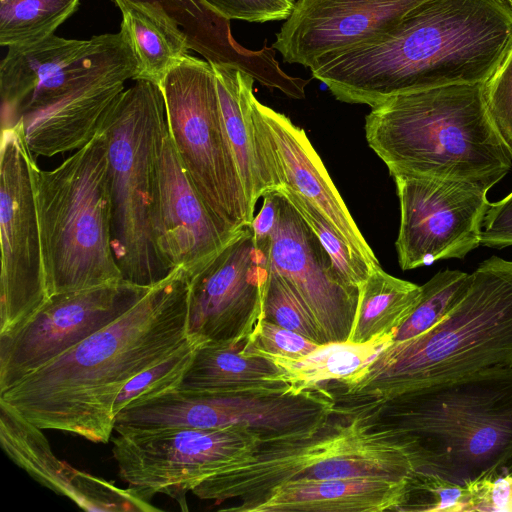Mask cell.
Returning a JSON list of instances; mask_svg holds the SVG:
<instances>
[{"label":"cell","mask_w":512,"mask_h":512,"mask_svg":"<svg viewBox=\"0 0 512 512\" xmlns=\"http://www.w3.org/2000/svg\"><path fill=\"white\" fill-rule=\"evenodd\" d=\"M507 2H508V5H509V6L511 7V9H512V0H507Z\"/></svg>","instance_id":"41"},{"label":"cell","mask_w":512,"mask_h":512,"mask_svg":"<svg viewBox=\"0 0 512 512\" xmlns=\"http://www.w3.org/2000/svg\"><path fill=\"white\" fill-rule=\"evenodd\" d=\"M80 0H0V45L41 41L78 9Z\"/></svg>","instance_id":"28"},{"label":"cell","mask_w":512,"mask_h":512,"mask_svg":"<svg viewBox=\"0 0 512 512\" xmlns=\"http://www.w3.org/2000/svg\"><path fill=\"white\" fill-rule=\"evenodd\" d=\"M114 432L112 454L127 488L148 502L165 494L185 512L189 491L265 441L263 435L238 427Z\"/></svg>","instance_id":"9"},{"label":"cell","mask_w":512,"mask_h":512,"mask_svg":"<svg viewBox=\"0 0 512 512\" xmlns=\"http://www.w3.org/2000/svg\"><path fill=\"white\" fill-rule=\"evenodd\" d=\"M246 345L203 342L178 390L203 394L290 392L280 367L264 356L247 355L243 351Z\"/></svg>","instance_id":"23"},{"label":"cell","mask_w":512,"mask_h":512,"mask_svg":"<svg viewBox=\"0 0 512 512\" xmlns=\"http://www.w3.org/2000/svg\"><path fill=\"white\" fill-rule=\"evenodd\" d=\"M264 319L318 343H327L312 315L291 286L268 267L263 296Z\"/></svg>","instance_id":"33"},{"label":"cell","mask_w":512,"mask_h":512,"mask_svg":"<svg viewBox=\"0 0 512 512\" xmlns=\"http://www.w3.org/2000/svg\"><path fill=\"white\" fill-rule=\"evenodd\" d=\"M101 127L108 136L114 256L124 280L151 287L173 271L155 246L150 221L155 163L168 131L159 85L136 80Z\"/></svg>","instance_id":"7"},{"label":"cell","mask_w":512,"mask_h":512,"mask_svg":"<svg viewBox=\"0 0 512 512\" xmlns=\"http://www.w3.org/2000/svg\"><path fill=\"white\" fill-rule=\"evenodd\" d=\"M405 448L414 471L466 485L512 464V367L355 409Z\"/></svg>","instance_id":"3"},{"label":"cell","mask_w":512,"mask_h":512,"mask_svg":"<svg viewBox=\"0 0 512 512\" xmlns=\"http://www.w3.org/2000/svg\"><path fill=\"white\" fill-rule=\"evenodd\" d=\"M422 287L396 278L381 266L374 268L359 288L348 340L357 343L395 333L418 304Z\"/></svg>","instance_id":"27"},{"label":"cell","mask_w":512,"mask_h":512,"mask_svg":"<svg viewBox=\"0 0 512 512\" xmlns=\"http://www.w3.org/2000/svg\"><path fill=\"white\" fill-rule=\"evenodd\" d=\"M149 289L121 280L50 296L18 330L0 336V391L116 320Z\"/></svg>","instance_id":"14"},{"label":"cell","mask_w":512,"mask_h":512,"mask_svg":"<svg viewBox=\"0 0 512 512\" xmlns=\"http://www.w3.org/2000/svg\"><path fill=\"white\" fill-rule=\"evenodd\" d=\"M501 1H503V2H505V3H507V4H508L507 0H501Z\"/></svg>","instance_id":"42"},{"label":"cell","mask_w":512,"mask_h":512,"mask_svg":"<svg viewBox=\"0 0 512 512\" xmlns=\"http://www.w3.org/2000/svg\"><path fill=\"white\" fill-rule=\"evenodd\" d=\"M121 10L135 5L152 10L174 22L186 35L190 49L210 63L235 65L257 77L264 69L265 48L251 51L232 37L230 20L214 11L203 0H112Z\"/></svg>","instance_id":"24"},{"label":"cell","mask_w":512,"mask_h":512,"mask_svg":"<svg viewBox=\"0 0 512 512\" xmlns=\"http://www.w3.org/2000/svg\"><path fill=\"white\" fill-rule=\"evenodd\" d=\"M228 20L251 23L286 20L295 0H203Z\"/></svg>","instance_id":"36"},{"label":"cell","mask_w":512,"mask_h":512,"mask_svg":"<svg viewBox=\"0 0 512 512\" xmlns=\"http://www.w3.org/2000/svg\"><path fill=\"white\" fill-rule=\"evenodd\" d=\"M474 506L473 482L461 485L435 474L413 471L397 512H472Z\"/></svg>","instance_id":"32"},{"label":"cell","mask_w":512,"mask_h":512,"mask_svg":"<svg viewBox=\"0 0 512 512\" xmlns=\"http://www.w3.org/2000/svg\"><path fill=\"white\" fill-rule=\"evenodd\" d=\"M473 483L474 511H512V473H496Z\"/></svg>","instance_id":"37"},{"label":"cell","mask_w":512,"mask_h":512,"mask_svg":"<svg viewBox=\"0 0 512 512\" xmlns=\"http://www.w3.org/2000/svg\"><path fill=\"white\" fill-rule=\"evenodd\" d=\"M483 92L491 117L512 148V43L496 69L483 82Z\"/></svg>","instance_id":"34"},{"label":"cell","mask_w":512,"mask_h":512,"mask_svg":"<svg viewBox=\"0 0 512 512\" xmlns=\"http://www.w3.org/2000/svg\"><path fill=\"white\" fill-rule=\"evenodd\" d=\"M32 171L49 297L124 280L112 247L105 130L56 168L35 161Z\"/></svg>","instance_id":"6"},{"label":"cell","mask_w":512,"mask_h":512,"mask_svg":"<svg viewBox=\"0 0 512 512\" xmlns=\"http://www.w3.org/2000/svg\"><path fill=\"white\" fill-rule=\"evenodd\" d=\"M267 252L251 225L188 275V333L204 341L248 343L264 319Z\"/></svg>","instance_id":"13"},{"label":"cell","mask_w":512,"mask_h":512,"mask_svg":"<svg viewBox=\"0 0 512 512\" xmlns=\"http://www.w3.org/2000/svg\"><path fill=\"white\" fill-rule=\"evenodd\" d=\"M188 295V275L175 268L116 320L0 391V400L42 430L109 442L122 388L195 337Z\"/></svg>","instance_id":"1"},{"label":"cell","mask_w":512,"mask_h":512,"mask_svg":"<svg viewBox=\"0 0 512 512\" xmlns=\"http://www.w3.org/2000/svg\"><path fill=\"white\" fill-rule=\"evenodd\" d=\"M0 443L6 455L35 481L86 511H156L148 501L59 460L42 429L0 400Z\"/></svg>","instance_id":"18"},{"label":"cell","mask_w":512,"mask_h":512,"mask_svg":"<svg viewBox=\"0 0 512 512\" xmlns=\"http://www.w3.org/2000/svg\"><path fill=\"white\" fill-rule=\"evenodd\" d=\"M228 139L239 169L248 210L254 218L257 200L278 190V178L263 119L253 93L255 79L228 63H211Z\"/></svg>","instance_id":"21"},{"label":"cell","mask_w":512,"mask_h":512,"mask_svg":"<svg viewBox=\"0 0 512 512\" xmlns=\"http://www.w3.org/2000/svg\"><path fill=\"white\" fill-rule=\"evenodd\" d=\"M503 472L512 473V464H510L507 468L502 470L500 473H503Z\"/></svg>","instance_id":"40"},{"label":"cell","mask_w":512,"mask_h":512,"mask_svg":"<svg viewBox=\"0 0 512 512\" xmlns=\"http://www.w3.org/2000/svg\"><path fill=\"white\" fill-rule=\"evenodd\" d=\"M394 178L400 203L395 242L403 271L464 259L481 246L488 191L469 182L417 175Z\"/></svg>","instance_id":"12"},{"label":"cell","mask_w":512,"mask_h":512,"mask_svg":"<svg viewBox=\"0 0 512 512\" xmlns=\"http://www.w3.org/2000/svg\"><path fill=\"white\" fill-rule=\"evenodd\" d=\"M278 193L277 220L267 251L268 267L291 286L326 342L348 340L359 289L344 282L315 233L289 200Z\"/></svg>","instance_id":"15"},{"label":"cell","mask_w":512,"mask_h":512,"mask_svg":"<svg viewBox=\"0 0 512 512\" xmlns=\"http://www.w3.org/2000/svg\"><path fill=\"white\" fill-rule=\"evenodd\" d=\"M120 29L126 34L138 61L134 81L159 85L166 74L191 50L179 26L158 13L139 6L122 8Z\"/></svg>","instance_id":"26"},{"label":"cell","mask_w":512,"mask_h":512,"mask_svg":"<svg viewBox=\"0 0 512 512\" xmlns=\"http://www.w3.org/2000/svg\"><path fill=\"white\" fill-rule=\"evenodd\" d=\"M7 48L0 62L2 129L71 95L134 53L121 29L86 40L53 34Z\"/></svg>","instance_id":"11"},{"label":"cell","mask_w":512,"mask_h":512,"mask_svg":"<svg viewBox=\"0 0 512 512\" xmlns=\"http://www.w3.org/2000/svg\"><path fill=\"white\" fill-rule=\"evenodd\" d=\"M319 345L321 344L295 331L263 319L243 351L247 355L268 354L286 358H299L307 355Z\"/></svg>","instance_id":"35"},{"label":"cell","mask_w":512,"mask_h":512,"mask_svg":"<svg viewBox=\"0 0 512 512\" xmlns=\"http://www.w3.org/2000/svg\"><path fill=\"white\" fill-rule=\"evenodd\" d=\"M470 274L452 269L436 273L421 285V298L406 321L393 335V343L417 337L436 326L466 291Z\"/></svg>","instance_id":"29"},{"label":"cell","mask_w":512,"mask_h":512,"mask_svg":"<svg viewBox=\"0 0 512 512\" xmlns=\"http://www.w3.org/2000/svg\"><path fill=\"white\" fill-rule=\"evenodd\" d=\"M159 87L170 139L208 208L232 232L251 225L211 63L188 54Z\"/></svg>","instance_id":"8"},{"label":"cell","mask_w":512,"mask_h":512,"mask_svg":"<svg viewBox=\"0 0 512 512\" xmlns=\"http://www.w3.org/2000/svg\"><path fill=\"white\" fill-rule=\"evenodd\" d=\"M364 128L391 176L454 179L489 191L512 169V148L491 117L481 82L392 96L372 107Z\"/></svg>","instance_id":"5"},{"label":"cell","mask_w":512,"mask_h":512,"mask_svg":"<svg viewBox=\"0 0 512 512\" xmlns=\"http://www.w3.org/2000/svg\"><path fill=\"white\" fill-rule=\"evenodd\" d=\"M427 0H295L271 48L311 68L387 34Z\"/></svg>","instance_id":"16"},{"label":"cell","mask_w":512,"mask_h":512,"mask_svg":"<svg viewBox=\"0 0 512 512\" xmlns=\"http://www.w3.org/2000/svg\"><path fill=\"white\" fill-rule=\"evenodd\" d=\"M278 191L289 200L315 233L344 282L359 289L374 268L352 251L329 220L311 202L285 187Z\"/></svg>","instance_id":"31"},{"label":"cell","mask_w":512,"mask_h":512,"mask_svg":"<svg viewBox=\"0 0 512 512\" xmlns=\"http://www.w3.org/2000/svg\"><path fill=\"white\" fill-rule=\"evenodd\" d=\"M481 246L496 249L512 246V192L490 203L482 226Z\"/></svg>","instance_id":"38"},{"label":"cell","mask_w":512,"mask_h":512,"mask_svg":"<svg viewBox=\"0 0 512 512\" xmlns=\"http://www.w3.org/2000/svg\"><path fill=\"white\" fill-rule=\"evenodd\" d=\"M512 43L501 0H427L382 37L317 61L312 77L339 101L371 108L415 90L483 83Z\"/></svg>","instance_id":"2"},{"label":"cell","mask_w":512,"mask_h":512,"mask_svg":"<svg viewBox=\"0 0 512 512\" xmlns=\"http://www.w3.org/2000/svg\"><path fill=\"white\" fill-rule=\"evenodd\" d=\"M0 152V336L18 330L48 300L33 185L34 155L18 122Z\"/></svg>","instance_id":"10"},{"label":"cell","mask_w":512,"mask_h":512,"mask_svg":"<svg viewBox=\"0 0 512 512\" xmlns=\"http://www.w3.org/2000/svg\"><path fill=\"white\" fill-rule=\"evenodd\" d=\"M206 342L194 337L179 350L148 367L132 378L117 395L113 414L116 416L126 407L158 397L178 389L197 348Z\"/></svg>","instance_id":"30"},{"label":"cell","mask_w":512,"mask_h":512,"mask_svg":"<svg viewBox=\"0 0 512 512\" xmlns=\"http://www.w3.org/2000/svg\"><path fill=\"white\" fill-rule=\"evenodd\" d=\"M495 367H512V260L491 256L432 329L391 343L352 379L338 384L339 406L360 409Z\"/></svg>","instance_id":"4"},{"label":"cell","mask_w":512,"mask_h":512,"mask_svg":"<svg viewBox=\"0 0 512 512\" xmlns=\"http://www.w3.org/2000/svg\"><path fill=\"white\" fill-rule=\"evenodd\" d=\"M137 72L133 53L71 95L20 119L30 152L52 157L85 146L100 131L125 82L134 80Z\"/></svg>","instance_id":"20"},{"label":"cell","mask_w":512,"mask_h":512,"mask_svg":"<svg viewBox=\"0 0 512 512\" xmlns=\"http://www.w3.org/2000/svg\"><path fill=\"white\" fill-rule=\"evenodd\" d=\"M406 480L346 478L282 484L242 512H397Z\"/></svg>","instance_id":"22"},{"label":"cell","mask_w":512,"mask_h":512,"mask_svg":"<svg viewBox=\"0 0 512 512\" xmlns=\"http://www.w3.org/2000/svg\"><path fill=\"white\" fill-rule=\"evenodd\" d=\"M260 212L253 218L251 228L258 248L268 250L270 236L275 226L278 214L279 193L269 191L263 196Z\"/></svg>","instance_id":"39"},{"label":"cell","mask_w":512,"mask_h":512,"mask_svg":"<svg viewBox=\"0 0 512 512\" xmlns=\"http://www.w3.org/2000/svg\"><path fill=\"white\" fill-rule=\"evenodd\" d=\"M150 221L155 246L174 270L188 275L212 259L238 232L222 225L182 166L167 131L155 163Z\"/></svg>","instance_id":"17"},{"label":"cell","mask_w":512,"mask_h":512,"mask_svg":"<svg viewBox=\"0 0 512 512\" xmlns=\"http://www.w3.org/2000/svg\"><path fill=\"white\" fill-rule=\"evenodd\" d=\"M278 178L311 202L346 244L373 268L380 266L305 131L284 114L257 101Z\"/></svg>","instance_id":"19"},{"label":"cell","mask_w":512,"mask_h":512,"mask_svg":"<svg viewBox=\"0 0 512 512\" xmlns=\"http://www.w3.org/2000/svg\"><path fill=\"white\" fill-rule=\"evenodd\" d=\"M394 333L377 336L363 343L345 341L327 342L299 358L261 354L273 361L283 372L290 391L327 388L328 384L346 382L371 364L388 347Z\"/></svg>","instance_id":"25"}]
</instances>
